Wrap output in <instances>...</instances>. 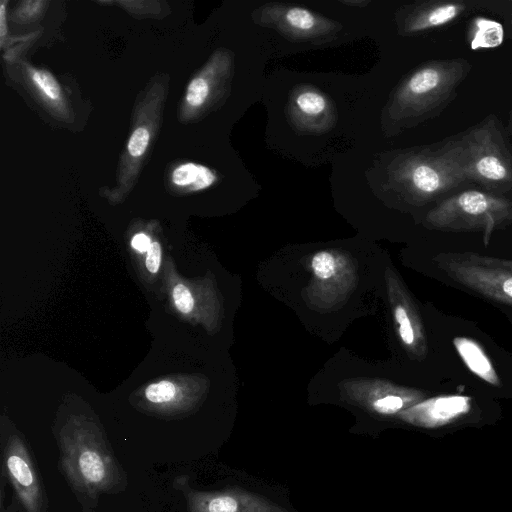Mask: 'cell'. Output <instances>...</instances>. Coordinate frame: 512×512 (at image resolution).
<instances>
[{"mask_svg": "<svg viewBox=\"0 0 512 512\" xmlns=\"http://www.w3.org/2000/svg\"><path fill=\"white\" fill-rule=\"evenodd\" d=\"M146 253V267L151 273H156L161 263L162 251L160 244L158 242H152Z\"/></svg>", "mask_w": 512, "mask_h": 512, "instance_id": "21", "label": "cell"}, {"mask_svg": "<svg viewBox=\"0 0 512 512\" xmlns=\"http://www.w3.org/2000/svg\"><path fill=\"white\" fill-rule=\"evenodd\" d=\"M501 16L505 18L507 24V36L512 38V0L503 1V9Z\"/></svg>", "mask_w": 512, "mask_h": 512, "instance_id": "24", "label": "cell"}, {"mask_svg": "<svg viewBox=\"0 0 512 512\" xmlns=\"http://www.w3.org/2000/svg\"><path fill=\"white\" fill-rule=\"evenodd\" d=\"M470 409V398L459 395L439 396L415 404L401 416L413 425L437 427L448 424L466 414Z\"/></svg>", "mask_w": 512, "mask_h": 512, "instance_id": "8", "label": "cell"}, {"mask_svg": "<svg viewBox=\"0 0 512 512\" xmlns=\"http://www.w3.org/2000/svg\"><path fill=\"white\" fill-rule=\"evenodd\" d=\"M173 300L176 308L184 314H188L193 308V298L189 289L183 285L178 284L173 289Z\"/></svg>", "mask_w": 512, "mask_h": 512, "instance_id": "20", "label": "cell"}, {"mask_svg": "<svg viewBox=\"0 0 512 512\" xmlns=\"http://www.w3.org/2000/svg\"><path fill=\"white\" fill-rule=\"evenodd\" d=\"M453 344L459 356L472 373L493 386H500V378L489 357L478 342L467 337H455Z\"/></svg>", "mask_w": 512, "mask_h": 512, "instance_id": "9", "label": "cell"}, {"mask_svg": "<svg viewBox=\"0 0 512 512\" xmlns=\"http://www.w3.org/2000/svg\"><path fill=\"white\" fill-rule=\"evenodd\" d=\"M312 268L319 278L326 279L331 277L335 268L333 256L328 252L317 253L312 260Z\"/></svg>", "mask_w": 512, "mask_h": 512, "instance_id": "18", "label": "cell"}, {"mask_svg": "<svg viewBox=\"0 0 512 512\" xmlns=\"http://www.w3.org/2000/svg\"><path fill=\"white\" fill-rule=\"evenodd\" d=\"M150 140L151 133L146 126L135 128L127 143V151L130 157H142L149 146Z\"/></svg>", "mask_w": 512, "mask_h": 512, "instance_id": "16", "label": "cell"}, {"mask_svg": "<svg viewBox=\"0 0 512 512\" xmlns=\"http://www.w3.org/2000/svg\"><path fill=\"white\" fill-rule=\"evenodd\" d=\"M470 183L497 195H512V145L494 114L455 135Z\"/></svg>", "mask_w": 512, "mask_h": 512, "instance_id": "2", "label": "cell"}, {"mask_svg": "<svg viewBox=\"0 0 512 512\" xmlns=\"http://www.w3.org/2000/svg\"><path fill=\"white\" fill-rule=\"evenodd\" d=\"M435 261L453 281L484 298L512 306V270L491 256L473 252H444Z\"/></svg>", "mask_w": 512, "mask_h": 512, "instance_id": "4", "label": "cell"}, {"mask_svg": "<svg viewBox=\"0 0 512 512\" xmlns=\"http://www.w3.org/2000/svg\"><path fill=\"white\" fill-rule=\"evenodd\" d=\"M5 1L0 6V45L3 46L7 34Z\"/></svg>", "mask_w": 512, "mask_h": 512, "instance_id": "25", "label": "cell"}, {"mask_svg": "<svg viewBox=\"0 0 512 512\" xmlns=\"http://www.w3.org/2000/svg\"><path fill=\"white\" fill-rule=\"evenodd\" d=\"M297 105L306 114L321 113L326 106L325 99L315 92H304L297 97Z\"/></svg>", "mask_w": 512, "mask_h": 512, "instance_id": "17", "label": "cell"}, {"mask_svg": "<svg viewBox=\"0 0 512 512\" xmlns=\"http://www.w3.org/2000/svg\"><path fill=\"white\" fill-rule=\"evenodd\" d=\"M506 132H507L508 138L510 137L512 140V110L510 112L509 123H508ZM510 143L512 145V141Z\"/></svg>", "mask_w": 512, "mask_h": 512, "instance_id": "26", "label": "cell"}, {"mask_svg": "<svg viewBox=\"0 0 512 512\" xmlns=\"http://www.w3.org/2000/svg\"><path fill=\"white\" fill-rule=\"evenodd\" d=\"M28 75L35 88L46 101L52 104L61 102V87L49 71L28 66Z\"/></svg>", "mask_w": 512, "mask_h": 512, "instance_id": "12", "label": "cell"}, {"mask_svg": "<svg viewBox=\"0 0 512 512\" xmlns=\"http://www.w3.org/2000/svg\"><path fill=\"white\" fill-rule=\"evenodd\" d=\"M59 465L83 505L127 487V476L103 433L92 424L72 421L58 435Z\"/></svg>", "mask_w": 512, "mask_h": 512, "instance_id": "1", "label": "cell"}, {"mask_svg": "<svg viewBox=\"0 0 512 512\" xmlns=\"http://www.w3.org/2000/svg\"><path fill=\"white\" fill-rule=\"evenodd\" d=\"M45 1H26L22 3L18 16L22 20H30L39 15Z\"/></svg>", "mask_w": 512, "mask_h": 512, "instance_id": "22", "label": "cell"}, {"mask_svg": "<svg viewBox=\"0 0 512 512\" xmlns=\"http://www.w3.org/2000/svg\"><path fill=\"white\" fill-rule=\"evenodd\" d=\"M3 465L24 512H46L41 478L27 445L17 434L3 446Z\"/></svg>", "mask_w": 512, "mask_h": 512, "instance_id": "5", "label": "cell"}, {"mask_svg": "<svg viewBox=\"0 0 512 512\" xmlns=\"http://www.w3.org/2000/svg\"><path fill=\"white\" fill-rule=\"evenodd\" d=\"M171 181L178 187L199 191L210 187L216 181V175L206 166L188 162L173 169Z\"/></svg>", "mask_w": 512, "mask_h": 512, "instance_id": "10", "label": "cell"}, {"mask_svg": "<svg viewBox=\"0 0 512 512\" xmlns=\"http://www.w3.org/2000/svg\"><path fill=\"white\" fill-rule=\"evenodd\" d=\"M420 398V395L400 396L389 394L372 402V408L379 414L391 415L401 411L410 402Z\"/></svg>", "mask_w": 512, "mask_h": 512, "instance_id": "14", "label": "cell"}, {"mask_svg": "<svg viewBox=\"0 0 512 512\" xmlns=\"http://www.w3.org/2000/svg\"><path fill=\"white\" fill-rule=\"evenodd\" d=\"M177 395L176 386L170 381H160L150 384L145 390L146 399L155 405L166 406L175 400Z\"/></svg>", "mask_w": 512, "mask_h": 512, "instance_id": "13", "label": "cell"}, {"mask_svg": "<svg viewBox=\"0 0 512 512\" xmlns=\"http://www.w3.org/2000/svg\"><path fill=\"white\" fill-rule=\"evenodd\" d=\"M188 512H289L281 505L240 488L198 491L181 487Z\"/></svg>", "mask_w": 512, "mask_h": 512, "instance_id": "6", "label": "cell"}, {"mask_svg": "<svg viewBox=\"0 0 512 512\" xmlns=\"http://www.w3.org/2000/svg\"><path fill=\"white\" fill-rule=\"evenodd\" d=\"M426 220L429 227L444 232H482L488 245L494 231L512 225V195L469 187L439 201Z\"/></svg>", "mask_w": 512, "mask_h": 512, "instance_id": "3", "label": "cell"}, {"mask_svg": "<svg viewBox=\"0 0 512 512\" xmlns=\"http://www.w3.org/2000/svg\"><path fill=\"white\" fill-rule=\"evenodd\" d=\"M502 1L494 0H436L427 2L411 14L409 32H422L454 24L478 10L500 15Z\"/></svg>", "mask_w": 512, "mask_h": 512, "instance_id": "7", "label": "cell"}, {"mask_svg": "<svg viewBox=\"0 0 512 512\" xmlns=\"http://www.w3.org/2000/svg\"><path fill=\"white\" fill-rule=\"evenodd\" d=\"M152 242L144 233L136 234L131 240V246L140 253L147 252Z\"/></svg>", "mask_w": 512, "mask_h": 512, "instance_id": "23", "label": "cell"}, {"mask_svg": "<svg viewBox=\"0 0 512 512\" xmlns=\"http://www.w3.org/2000/svg\"><path fill=\"white\" fill-rule=\"evenodd\" d=\"M471 29V49L497 47L503 41V27L490 19L476 18Z\"/></svg>", "mask_w": 512, "mask_h": 512, "instance_id": "11", "label": "cell"}, {"mask_svg": "<svg viewBox=\"0 0 512 512\" xmlns=\"http://www.w3.org/2000/svg\"><path fill=\"white\" fill-rule=\"evenodd\" d=\"M286 20L291 26L301 30H308L315 23L314 16L303 8H291L286 13Z\"/></svg>", "mask_w": 512, "mask_h": 512, "instance_id": "19", "label": "cell"}, {"mask_svg": "<svg viewBox=\"0 0 512 512\" xmlns=\"http://www.w3.org/2000/svg\"><path fill=\"white\" fill-rule=\"evenodd\" d=\"M210 87L208 81L203 77L193 78L187 86L185 103L191 108L202 106L208 98Z\"/></svg>", "mask_w": 512, "mask_h": 512, "instance_id": "15", "label": "cell"}]
</instances>
